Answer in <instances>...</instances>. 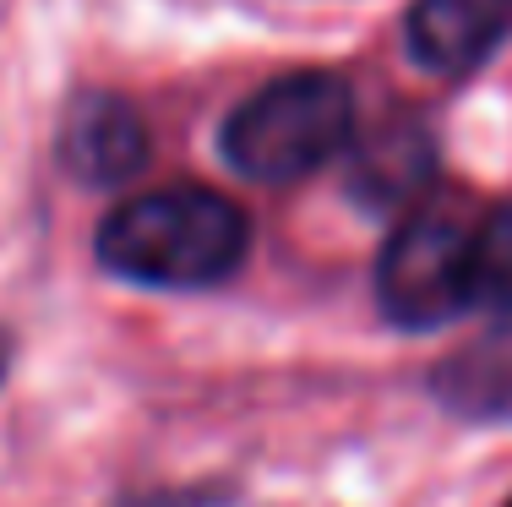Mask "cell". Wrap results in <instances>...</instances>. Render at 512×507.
I'll use <instances>...</instances> for the list:
<instances>
[{"instance_id": "obj_5", "label": "cell", "mask_w": 512, "mask_h": 507, "mask_svg": "<svg viewBox=\"0 0 512 507\" xmlns=\"http://www.w3.org/2000/svg\"><path fill=\"white\" fill-rule=\"evenodd\" d=\"M404 39L414 66L458 77L512 39V0H414Z\"/></svg>"}, {"instance_id": "obj_6", "label": "cell", "mask_w": 512, "mask_h": 507, "mask_svg": "<svg viewBox=\"0 0 512 507\" xmlns=\"http://www.w3.org/2000/svg\"><path fill=\"white\" fill-rule=\"evenodd\" d=\"M474 311H512V202L474 219Z\"/></svg>"}, {"instance_id": "obj_4", "label": "cell", "mask_w": 512, "mask_h": 507, "mask_svg": "<svg viewBox=\"0 0 512 507\" xmlns=\"http://www.w3.org/2000/svg\"><path fill=\"white\" fill-rule=\"evenodd\" d=\"M60 164L82 186H126L148 164V120L120 93H82L60 120Z\"/></svg>"}, {"instance_id": "obj_9", "label": "cell", "mask_w": 512, "mask_h": 507, "mask_svg": "<svg viewBox=\"0 0 512 507\" xmlns=\"http://www.w3.org/2000/svg\"><path fill=\"white\" fill-rule=\"evenodd\" d=\"M507 507H512V502H507Z\"/></svg>"}, {"instance_id": "obj_8", "label": "cell", "mask_w": 512, "mask_h": 507, "mask_svg": "<svg viewBox=\"0 0 512 507\" xmlns=\"http://www.w3.org/2000/svg\"><path fill=\"white\" fill-rule=\"evenodd\" d=\"M6 366H11V338L0 333V382H6Z\"/></svg>"}, {"instance_id": "obj_2", "label": "cell", "mask_w": 512, "mask_h": 507, "mask_svg": "<svg viewBox=\"0 0 512 507\" xmlns=\"http://www.w3.org/2000/svg\"><path fill=\"white\" fill-rule=\"evenodd\" d=\"M355 142V93L338 71H289L224 120V159L256 186L316 175Z\"/></svg>"}, {"instance_id": "obj_1", "label": "cell", "mask_w": 512, "mask_h": 507, "mask_svg": "<svg viewBox=\"0 0 512 507\" xmlns=\"http://www.w3.org/2000/svg\"><path fill=\"white\" fill-rule=\"evenodd\" d=\"M99 262L126 284L207 289L224 284L251 251V219L213 186H169L126 197L99 224Z\"/></svg>"}, {"instance_id": "obj_3", "label": "cell", "mask_w": 512, "mask_h": 507, "mask_svg": "<svg viewBox=\"0 0 512 507\" xmlns=\"http://www.w3.org/2000/svg\"><path fill=\"white\" fill-rule=\"evenodd\" d=\"M376 300L414 333L474 311V213L453 197L404 213L376 262Z\"/></svg>"}, {"instance_id": "obj_7", "label": "cell", "mask_w": 512, "mask_h": 507, "mask_svg": "<svg viewBox=\"0 0 512 507\" xmlns=\"http://www.w3.org/2000/svg\"><path fill=\"white\" fill-rule=\"evenodd\" d=\"M420 137H371V142H360V169H355V180H360V191L365 197H376V202H398V197H409V180L420 175Z\"/></svg>"}]
</instances>
